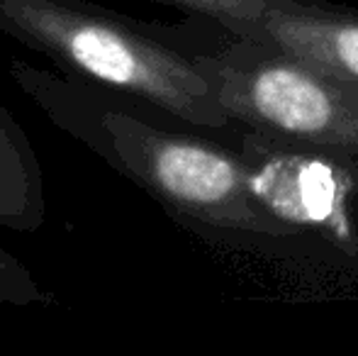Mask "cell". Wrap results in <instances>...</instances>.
Returning <instances> with one entry per match:
<instances>
[{"instance_id":"cell-1","label":"cell","mask_w":358,"mask_h":356,"mask_svg":"<svg viewBox=\"0 0 358 356\" xmlns=\"http://www.w3.org/2000/svg\"><path fill=\"white\" fill-rule=\"evenodd\" d=\"M10 76L54 127L132 180L178 222L273 239L300 232L256 193L244 157L178 132L169 124L171 115L22 59L10 62Z\"/></svg>"},{"instance_id":"cell-2","label":"cell","mask_w":358,"mask_h":356,"mask_svg":"<svg viewBox=\"0 0 358 356\" xmlns=\"http://www.w3.org/2000/svg\"><path fill=\"white\" fill-rule=\"evenodd\" d=\"M0 32L78 81L142 100L193 127L220 129L229 115L200 64L169 27L93 0H0Z\"/></svg>"},{"instance_id":"cell-3","label":"cell","mask_w":358,"mask_h":356,"mask_svg":"<svg viewBox=\"0 0 358 356\" xmlns=\"http://www.w3.org/2000/svg\"><path fill=\"white\" fill-rule=\"evenodd\" d=\"M229 120L283 147L358 154V81L249 39L200 52Z\"/></svg>"},{"instance_id":"cell-4","label":"cell","mask_w":358,"mask_h":356,"mask_svg":"<svg viewBox=\"0 0 358 356\" xmlns=\"http://www.w3.org/2000/svg\"><path fill=\"white\" fill-rule=\"evenodd\" d=\"M244 152L254 154V162L246 159L254 173L256 193L264 203L285 222L305 227L320 225L349 254H354L356 244L354 229L346 220V198L356 190V176L336 162V154L317 152H278V144L256 147L249 139ZM358 247V244H356Z\"/></svg>"},{"instance_id":"cell-5","label":"cell","mask_w":358,"mask_h":356,"mask_svg":"<svg viewBox=\"0 0 358 356\" xmlns=\"http://www.w3.org/2000/svg\"><path fill=\"white\" fill-rule=\"evenodd\" d=\"M266 47L358 81V13L327 3L273 8L261 17L254 39Z\"/></svg>"},{"instance_id":"cell-6","label":"cell","mask_w":358,"mask_h":356,"mask_svg":"<svg viewBox=\"0 0 358 356\" xmlns=\"http://www.w3.org/2000/svg\"><path fill=\"white\" fill-rule=\"evenodd\" d=\"M47 215L44 176L22 124L0 103V227L34 232Z\"/></svg>"},{"instance_id":"cell-7","label":"cell","mask_w":358,"mask_h":356,"mask_svg":"<svg viewBox=\"0 0 358 356\" xmlns=\"http://www.w3.org/2000/svg\"><path fill=\"white\" fill-rule=\"evenodd\" d=\"M156 5H169L190 17L208 20L227 29L234 39H254L261 17L273 8H290L310 0H149Z\"/></svg>"},{"instance_id":"cell-8","label":"cell","mask_w":358,"mask_h":356,"mask_svg":"<svg viewBox=\"0 0 358 356\" xmlns=\"http://www.w3.org/2000/svg\"><path fill=\"white\" fill-rule=\"evenodd\" d=\"M54 303H57L54 293L42 288L32 271L15 254L0 247V305H13V308L42 305V308H49Z\"/></svg>"}]
</instances>
